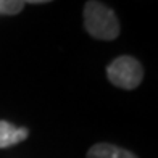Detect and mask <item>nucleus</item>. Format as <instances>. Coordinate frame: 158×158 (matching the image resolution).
Returning a JSON list of instances; mask_svg holds the SVG:
<instances>
[{"instance_id":"nucleus-1","label":"nucleus","mask_w":158,"mask_h":158,"mask_svg":"<svg viewBox=\"0 0 158 158\" xmlns=\"http://www.w3.org/2000/svg\"><path fill=\"white\" fill-rule=\"evenodd\" d=\"M84 27L92 37L100 40H113L119 34L114 11L97 0H89L84 5Z\"/></svg>"},{"instance_id":"nucleus-2","label":"nucleus","mask_w":158,"mask_h":158,"mask_svg":"<svg viewBox=\"0 0 158 158\" xmlns=\"http://www.w3.org/2000/svg\"><path fill=\"white\" fill-rule=\"evenodd\" d=\"M106 76H108V81L113 85L126 90H132L140 85L143 77V69L134 56L123 55L108 64Z\"/></svg>"},{"instance_id":"nucleus-3","label":"nucleus","mask_w":158,"mask_h":158,"mask_svg":"<svg viewBox=\"0 0 158 158\" xmlns=\"http://www.w3.org/2000/svg\"><path fill=\"white\" fill-rule=\"evenodd\" d=\"M29 131L26 127H16L8 121L0 119V148H8L11 145L27 139Z\"/></svg>"},{"instance_id":"nucleus-4","label":"nucleus","mask_w":158,"mask_h":158,"mask_svg":"<svg viewBox=\"0 0 158 158\" xmlns=\"http://www.w3.org/2000/svg\"><path fill=\"white\" fill-rule=\"evenodd\" d=\"M87 158H137V156L126 148H121L118 145H113V143L100 142L89 148Z\"/></svg>"},{"instance_id":"nucleus-5","label":"nucleus","mask_w":158,"mask_h":158,"mask_svg":"<svg viewBox=\"0 0 158 158\" xmlns=\"http://www.w3.org/2000/svg\"><path fill=\"white\" fill-rule=\"evenodd\" d=\"M23 0H0V13L2 15H16L23 10Z\"/></svg>"},{"instance_id":"nucleus-6","label":"nucleus","mask_w":158,"mask_h":158,"mask_svg":"<svg viewBox=\"0 0 158 158\" xmlns=\"http://www.w3.org/2000/svg\"><path fill=\"white\" fill-rule=\"evenodd\" d=\"M24 3H47V2H52V0H23Z\"/></svg>"}]
</instances>
